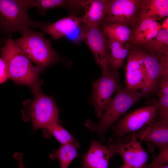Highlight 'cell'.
Returning <instances> with one entry per match:
<instances>
[{
    "mask_svg": "<svg viewBox=\"0 0 168 168\" xmlns=\"http://www.w3.org/2000/svg\"><path fill=\"white\" fill-rule=\"evenodd\" d=\"M135 138L150 142L159 149L168 146V121L159 119L134 132Z\"/></svg>",
    "mask_w": 168,
    "mask_h": 168,
    "instance_id": "4fadbf2b",
    "label": "cell"
},
{
    "mask_svg": "<svg viewBox=\"0 0 168 168\" xmlns=\"http://www.w3.org/2000/svg\"><path fill=\"white\" fill-rule=\"evenodd\" d=\"M83 0H23L28 9L31 7L37 8L38 13L44 15L46 11L53 8L62 7L66 8L71 12H74L83 8Z\"/></svg>",
    "mask_w": 168,
    "mask_h": 168,
    "instance_id": "ac0fdd59",
    "label": "cell"
},
{
    "mask_svg": "<svg viewBox=\"0 0 168 168\" xmlns=\"http://www.w3.org/2000/svg\"><path fill=\"white\" fill-rule=\"evenodd\" d=\"M168 146H166L160 148L158 155L151 164L147 166L146 168H150L157 165L168 164Z\"/></svg>",
    "mask_w": 168,
    "mask_h": 168,
    "instance_id": "484cf974",
    "label": "cell"
},
{
    "mask_svg": "<svg viewBox=\"0 0 168 168\" xmlns=\"http://www.w3.org/2000/svg\"><path fill=\"white\" fill-rule=\"evenodd\" d=\"M125 88L133 91L140 90L145 96L147 83L145 66L139 50L130 49L125 68Z\"/></svg>",
    "mask_w": 168,
    "mask_h": 168,
    "instance_id": "8fae6325",
    "label": "cell"
},
{
    "mask_svg": "<svg viewBox=\"0 0 168 168\" xmlns=\"http://www.w3.org/2000/svg\"><path fill=\"white\" fill-rule=\"evenodd\" d=\"M168 15V0H139L138 19L151 18L157 21Z\"/></svg>",
    "mask_w": 168,
    "mask_h": 168,
    "instance_id": "d6986e66",
    "label": "cell"
},
{
    "mask_svg": "<svg viewBox=\"0 0 168 168\" xmlns=\"http://www.w3.org/2000/svg\"><path fill=\"white\" fill-rule=\"evenodd\" d=\"M80 147L78 141L73 142L61 145L60 147L49 155L51 160H58L60 168H68L71 162L78 156L77 150Z\"/></svg>",
    "mask_w": 168,
    "mask_h": 168,
    "instance_id": "44dd1931",
    "label": "cell"
},
{
    "mask_svg": "<svg viewBox=\"0 0 168 168\" xmlns=\"http://www.w3.org/2000/svg\"><path fill=\"white\" fill-rule=\"evenodd\" d=\"M119 86V76L118 72H102L100 77L92 83L93 92L89 100L94 106L98 118L102 116L114 93Z\"/></svg>",
    "mask_w": 168,
    "mask_h": 168,
    "instance_id": "8992f818",
    "label": "cell"
},
{
    "mask_svg": "<svg viewBox=\"0 0 168 168\" xmlns=\"http://www.w3.org/2000/svg\"><path fill=\"white\" fill-rule=\"evenodd\" d=\"M145 96L141 92L131 91L120 86L105 110L100 121L94 124L88 119L86 121L85 125L103 138L108 128Z\"/></svg>",
    "mask_w": 168,
    "mask_h": 168,
    "instance_id": "5b68a950",
    "label": "cell"
},
{
    "mask_svg": "<svg viewBox=\"0 0 168 168\" xmlns=\"http://www.w3.org/2000/svg\"><path fill=\"white\" fill-rule=\"evenodd\" d=\"M9 78L8 68L4 59L0 55V84Z\"/></svg>",
    "mask_w": 168,
    "mask_h": 168,
    "instance_id": "4316f807",
    "label": "cell"
},
{
    "mask_svg": "<svg viewBox=\"0 0 168 168\" xmlns=\"http://www.w3.org/2000/svg\"><path fill=\"white\" fill-rule=\"evenodd\" d=\"M143 45L148 53L155 55H168V30L161 29L155 37Z\"/></svg>",
    "mask_w": 168,
    "mask_h": 168,
    "instance_id": "cb8c5ba5",
    "label": "cell"
},
{
    "mask_svg": "<svg viewBox=\"0 0 168 168\" xmlns=\"http://www.w3.org/2000/svg\"><path fill=\"white\" fill-rule=\"evenodd\" d=\"M44 33L30 28L18 38L13 40L15 44L34 62L40 72L59 62L61 58L53 48Z\"/></svg>",
    "mask_w": 168,
    "mask_h": 168,
    "instance_id": "3957f363",
    "label": "cell"
},
{
    "mask_svg": "<svg viewBox=\"0 0 168 168\" xmlns=\"http://www.w3.org/2000/svg\"><path fill=\"white\" fill-rule=\"evenodd\" d=\"M23 0H0V44L14 32L21 34L30 27L41 29L44 22L31 19Z\"/></svg>",
    "mask_w": 168,
    "mask_h": 168,
    "instance_id": "7a4b0ae2",
    "label": "cell"
},
{
    "mask_svg": "<svg viewBox=\"0 0 168 168\" xmlns=\"http://www.w3.org/2000/svg\"><path fill=\"white\" fill-rule=\"evenodd\" d=\"M42 129L45 138H49L54 137L61 145L71 142L76 140L59 122L53 124Z\"/></svg>",
    "mask_w": 168,
    "mask_h": 168,
    "instance_id": "d4e9b609",
    "label": "cell"
},
{
    "mask_svg": "<svg viewBox=\"0 0 168 168\" xmlns=\"http://www.w3.org/2000/svg\"><path fill=\"white\" fill-rule=\"evenodd\" d=\"M14 158L18 161L19 168H25L24 162L23 155L22 152H15L13 154Z\"/></svg>",
    "mask_w": 168,
    "mask_h": 168,
    "instance_id": "83f0119b",
    "label": "cell"
},
{
    "mask_svg": "<svg viewBox=\"0 0 168 168\" xmlns=\"http://www.w3.org/2000/svg\"><path fill=\"white\" fill-rule=\"evenodd\" d=\"M155 92L158 97L157 103L159 119L168 121V75L160 79Z\"/></svg>",
    "mask_w": 168,
    "mask_h": 168,
    "instance_id": "7402d4cb",
    "label": "cell"
},
{
    "mask_svg": "<svg viewBox=\"0 0 168 168\" xmlns=\"http://www.w3.org/2000/svg\"><path fill=\"white\" fill-rule=\"evenodd\" d=\"M101 26V29L108 37L121 43L131 41L133 30L129 27L119 24Z\"/></svg>",
    "mask_w": 168,
    "mask_h": 168,
    "instance_id": "603a6c76",
    "label": "cell"
},
{
    "mask_svg": "<svg viewBox=\"0 0 168 168\" xmlns=\"http://www.w3.org/2000/svg\"><path fill=\"white\" fill-rule=\"evenodd\" d=\"M114 155L109 147L92 140L79 168H109L110 159Z\"/></svg>",
    "mask_w": 168,
    "mask_h": 168,
    "instance_id": "9a60e30c",
    "label": "cell"
},
{
    "mask_svg": "<svg viewBox=\"0 0 168 168\" xmlns=\"http://www.w3.org/2000/svg\"><path fill=\"white\" fill-rule=\"evenodd\" d=\"M161 29L157 21L151 18L138 19L133 30L131 41L137 45H143L155 37Z\"/></svg>",
    "mask_w": 168,
    "mask_h": 168,
    "instance_id": "e0dca14e",
    "label": "cell"
},
{
    "mask_svg": "<svg viewBox=\"0 0 168 168\" xmlns=\"http://www.w3.org/2000/svg\"><path fill=\"white\" fill-rule=\"evenodd\" d=\"M82 25V17L72 14L53 23L44 22L41 29L52 39L58 40L73 32Z\"/></svg>",
    "mask_w": 168,
    "mask_h": 168,
    "instance_id": "5bb4252c",
    "label": "cell"
},
{
    "mask_svg": "<svg viewBox=\"0 0 168 168\" xmlns=\"http://www.w3.org/2000/svg\"><path fill=\"white\" fill-rule=\"evenodd\" d=\"M161 29H166L168 30V18L166 19L161 25Z\"/></svg>",
    "mask_w": 168,
    "mask_h": 168,
    "instance_id": "f1b7e54d",
    "label": "cell"
},
{
    "mask_svg": "<svg viewBox=\"0 0 168 168\" xmlns=\"http://www.w3.org/2000/svg\"><path fill=\"white\" fill-rule=\"evenodd\" d=\"M157 108L156 103L126 114L113 127L114 136L121 139L126 134L136 132L152 123L158 114Z\"/></svg>",
    "mask_w": 168,
    "mask_h": 168,
    "instance_id": "ba28073f",
    "label": "cell"
},
{
    "mask_svg": "<svg viewBox=\"0 0 168 168\" xmlns=\"http://www.w3.org/2000/svg\"><path fill=\"white\" fill-rule=\"evenodd\" d=\"M109 0H83L85 14L82 17V25L86 26H100L106 14Z\"/></svg>",
    "mask_w": 168,
    "mask_h": 168,
    "instance_id": "2e32d148",
    "label": "cell"
},
{
    "mask_svg": "<svg viewBox=\"0 0 168 168\" xmlns=\"http://www.w3.org/2000/svg\"><path fill=\"white\" fill-rule=\"evenodd\" d=\"M80 36V39L89 48L102 72L110 71L108 38L100 26H86L82 25Z\"/></svg>",
    "mask_w": 168,
    "mask_h": 168,
    "instance_id": "52a82bcc",
    "label": "cell"
},
{
    "mask_svg": "<svg viewBox=\"0 0 168 168\" xmlns=\"http://www.w3.org/2000/svg\"><path fill=\"white\" fill-rule=\"evenodd\" d=\"M119 168H128L124 164Z\"/></svg>",
    "mask_w": 168,
    "mask_h": 168,
    "instance_id": "4dcf8cb0",
    "label": "cell"
},
{
    "mask_svg": "<svg viewBox=\"0 0 168 168\" xmlns=\"http://www.w3.org/2000/svg\"><path fill=\"white\" fill-rule=\"evenodd\" d=\"M108 38L110 53L109 64L110 71L118 72L122 66L127 57L130 45L127 43H121Z\"/></svg>",
    "mask_w": 168,
    "mask_h": 168,
    "instance_id": "ffe728a7",
    "label": "cell"
},
{
    "mask_svg": "<svg viewBox=\"0 0 168 168\" xmlns=\"http://www.w3.org/2000/svg\"><path fill=\"white\" fill-rule=\"evenodd\" d=\"M32 91L34 98L24 103L21 113L25 121H31L35 132L58 122L59 110L54 99L43 93L40 87Z\"/></svg>",
    "mask_w": 168,
    "mask_h": 168,
    "instance_id": "277c9868",
    "label": "cell"
},
{
    "mask_svg": "<svg viewBox=\"0 0 168 168\" xmlns=\"http://www.w3.org/2000/svg\"><path fill=\"white\" fill-rule=\"evenodd\" d=\"M139 0H109L107 12L101 25L119 24L132 30L138 20Z\"/></svg>",
    "mask_w": 168,
    "mask_h": 168,
    "instance_id": "9c48e42d",
    "label": "cell"
},
{
    "mask_svg": "<svg viewBox=\"0 0 168 168\" xmlns=\"http://www.w3.org/2000/svg\"><path fill=\"white\" fill-rule=\"evenodd\" d=\"M150 168H168V164H164L156 166Z\"/></svg>",
    "mask_w": 168,
    "mask_h": 168,
    "instance_id": "f546056e",
    "label": "cell"
},
{
    "mask_svg": "<svg viewBox=\"0 0 168 168\" xmlns=\"http://www.w3.org/2000/svg\"><path fill=\"white\" fill-rule=\"evenodd\" d=\"M139 51L145 64L147 76L146 95L154 93L160 79L168 75V55H155Z\"/></svg>",
    "mask_w": 168,
    "mask_h": 168,
    "instance_id": "7c38bea8",
    "label": "cell"
},
{
    "mask_svg": "<svg viewBox=\"0 0 168 168\" xmlns=\"http://www.w3.org/2000/svg\"><path fill=\"white\" fill-rule=\"evenodd\" d=\"M1 56L7 63L9 78L18 84L26 85L32 90L41 86L40 72L30 59L15 44L11 37L0 47Z\"/></svg>",
    "mask_w": 168,
    "mask_h": 168,
    "instance_id": "6da1fadb",
    "label": "cell"
},
{
    "mask_svg": "<svg viewBox=\"0 0 168 168\" xmlns=\"http://www.w3.org/2000/svg\"><path fill=\"white\" fill-rule=\"evenodd\" d=\"M112 153H117L121 157L128 168H146L148 155L140 142L132 133L131 139L127 142L118 139L109 146Z\"/></svg>",
    "mask_w": 168,
    "mask_h": 168,
    "instance_id": "30bf717a",
    "label": "cell"
}]
</instances>
